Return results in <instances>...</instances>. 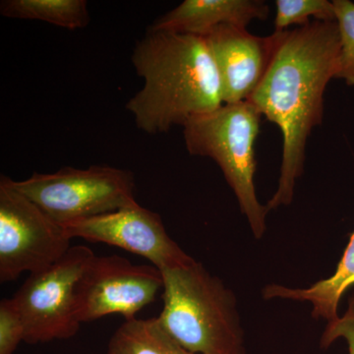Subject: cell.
<instances>
[{
  "instance_id": "obj_14",
  "label": "cell",
  "mask_w": 354,
  "mask_h": 354,
  "mask_svg": "<svg viewBox=\"0 0 354 354\" xmlns=\"http://www.w3.org/2000/svg\"><path fill=\"white\" fill-rule=\"evenodd\" d=\"M0 13L8 18L39 20L64 29H82L90 22L85 0H4Z\"/></svg>"
},
{
  "instance_id": "obj_12",
  "label": "cell",
  "mask_w": 354,
  "mask_h": 354,
  "mask_svg": "<svg viewBox=\"0 0 354 354\" xmlns=\"http://www.w3.org/2000/svg\"><path fill=\"white\" fill-rule=\"evenodd\" d=\"M354 286V232L348 246L342 254L337 269L330 278L316 281L306 288H288L281 285H269L263 288L265 299L295 300L308 302L312 306V316L323 319L328 323L339 318L337 308L344 293Z\"/></svg>"
},
{
  "instance_id": "obj_9",
  "label": "cell",
  "mask_w": 354,
  "mask_h": 354,
  "mask_svg": "<svg viewBox=\"0 0 354 354\" xmlns=\"http://www.w3.org/2000/svg\"><path fill=\"white\" fill-rule=\"evenodd\" d=\"M64 228L71 239L78 237L120 247L150 261L160 271L187 266L195 261L167 234L160 216L138 203L73 221Z\"/></svg>"
},
{
  "instance_id": "obj_17",
  "label": "cell",
  "mask_w": 354,
  "mask_h": 354,
  "mask_svg": "<svg viewBox=\"0 0 354 354\" xmlns=\"http://www.w3.org/2000/svg\"><path fill=\"white\" fill-rule=\"evenodd\" d=\"M25 327L12 298L0 301V354H14L24 342Z\"/></svg>"
},
{
  "instance_id": "obj_6",
  "label": "cell",
  "mask_w": 354,
  "mask_h": 354,
  "mask_svg": "<svg viewBox=\"0 0 354 354\" xmlns=\"http://www.w3.org/2000/svg\"><path fill=\"white\" fill-rule=\"evenodd\" d=\"M94 256L88 246H71L57 263L30 274L11 297L24 323L26 344L67 339L78 333L76 286Z\"/></svg>"
},
{
  "instance_id": "obj_1",
  "label": "cell",
  "mask_w": 354,
  "mask_h": 354,
  "mask_svg": "<svg viewBox=\"0 0 354 354\" xmlns=\"http://www.w3.org/2000/svg\"><path fill=\"white\" fill-rule=\"evenodd\" d=\"M341 51L337 22L312 21L283 31L271 65L249 102L283 135L278 189L268 211L288 206L304 171L306 143L322 123L324 93L339 73Z\"/></svg>"
},
{
  "instance_id": "obj_16",
  "label": "cell",
  "mask_w": 354,
  "mask_h": 354,
  "mask_svg": "<svg viewBox=\"0 0 354 354\" xmlns=\"http://www.w3.org/2000/svg\"><path fill=\"white\" fill-rule=\"evenodd\" d=\"M333 3L341 39L337 78L354 86V3L349 0H335Z\"/></svg>"
},
{
  "instance_id": "obj_2",
  "label": "cell",
  "mask_w": 354,
  "mask_h": 354,
  "mask_svg": "<svg viewBox=\"0 0 354 354\" xmlns=\"http://www.w3.org/2000/svg\"><path fill=\"white\" fill-rule=\"evenodd\" d=\"M131 60L144 86L127 109L142 131L167 132L223 104L220 76L203 37L148 31Z\"/></svg>"
},
{
  "instance_id": "obj_3",
  "label": "cell",
  "mask_w": 354,
  "mask_h": 354,
  "mask_svg": "<svg viewBox=\"0 0 354 354\" xmlns=\"http://www.w3.org/2000/svg\"><path fill=\"white\" fill-rule=\"evenodd\" d=\"M164 307L158 322L194 354H246L236 297L197 262L162 270Z\"/></svg>"
},
{
  "instance_id": "obj_13",
  "label": "cell",
  "mask_w": 354,
  "mask_h": 354,
  "mask_svg": "<svg viewBox=\"0 0 354 354\" xmlns=\"http://www.w3.org/2000/svg\"><path fill=\"white\" fill-rule=\"evenodd\" d=\"M106 354H194L181 346L158 318L125 321L109 339Z\"/></svg>"
},
{
  "instance_id": "obj_15",
  "label": "cell",
  "mask_w": 354,
  "mask_h": 354,
  "mask_svg": "<svg viewBox=\"0 0 354 354\" xmlns=\"http://www.w3.org/2000/svg\"><path fill=\"white\" fill-rule=\"evenodd\" d=\"M274 32H283L291 25L304 26L312 21H335L334 3L328 0H277Z\"/></svg>"
},
{
  "instance_id": "obj_10",
  "label": "cell",
  "mask_w": 354,
  "mask_h": 354,
  "mask_svg": "<svg viewBox=\"0 0 354 354\" xmlns=\"http://www.w3.org/2000/svg\"><path fill=\"white\" fill-rule=\"evenodd\" d=\"M283 35L274 32L259 37L246 28L223 25L203 37L220 76L223 104L250 99L267 73Z\"/></svg>"
},
{
  "instance_id": "obj_4",
  "label": "cell",
  "mask_w": 354,
  "mask_h": 354,
  "mask_svg": "<svg viewBox=\"0 0 354 354\" xmlns=\"http://www.w3.org/2000/svg\"><path fill=\"white\" fill-rule=\"evenodd\" d=\"M262 113L252 102L225 104L198 115L183 127L184 141L192 156L208 157L221 167L239 201L256 239L267 230V206L256 194L254 144L259 133Z\"/></svg>"
},
{
  "instance_id": "obj_7",
  "label": "cell",
  "mask_w": 354,
  "mask_h": 354,
  "mask_svg": "<svg viewBox=\"0 0 354 354\" xmlns=\"http://www.w3.org/2000/svg\"><path fill=\"white\" fill-rule=\"evenodd\" d=\"M71 239L29 198L0 179V281L46 269L68 252Z\"/></svg>"
},
{
  "instance_id": "obj_5",
  "label": "cell",
  "mask_w": 354,
  "mask_h": 354,
  "mask_svg": "<svg viewBox=\"0 0 354 354\" xmlns=\"http://www.w3.org/2000/svg\"><path fill=\"white\" fill-rule=\"evenodd\" d=\"M16 190L62 225L136 205L131 171L108 165L64 167L22 181L9 178Z\"/></svg>"
},
{
  "instance_id": "obj_8",
  "label": "cell",
  "mask_w": 354,
  "mask_h": 354,
  "mask_svg": "<svg viewBox=\"0 0 354 354\" xmlns=\"http://www.w3.org/2000/svg\"><path fill=\"white\" fill-rule=\"evenodd\" d=\"M162 288L164 278L155 266L134 265L120 255H95L77 283V319L82 324L118 314L132 320Z\"/></svg>"
},
{
  "instance_id": "obj_18",
  "label": "cell",
  "mask_w": 354,
  "mask_h": 354,
  "mask_svg": "<svg viewBox=\"0 0 354 354\" xmlns=\"http://www.w3.org/2000/svg\"><path fill=\"white\" fill-rule=\"evenodd\" d=\"M344 339L348 346V354H354V295L348 298L346 313L327 324L321 337V346L329 348L337 339Z\"/></svg>"
},
{
  "instance_id": "obj_11",
  "label": "cell",
  "mask_w": 354,
  "mask_h": 354,
  "mask_svg": "<svg viewBox=\"0 0 354 354\" xmlns=\"http://www.w3.org/2000/svg\"><path fill=\"white\" fill-rule=\"evenodd\" d=\"M269 14V6L261 0H184L158 18L148 31L204 37L223 25L246 28L254 20L267 19Z\"/></svg>"
}]
</instances>
